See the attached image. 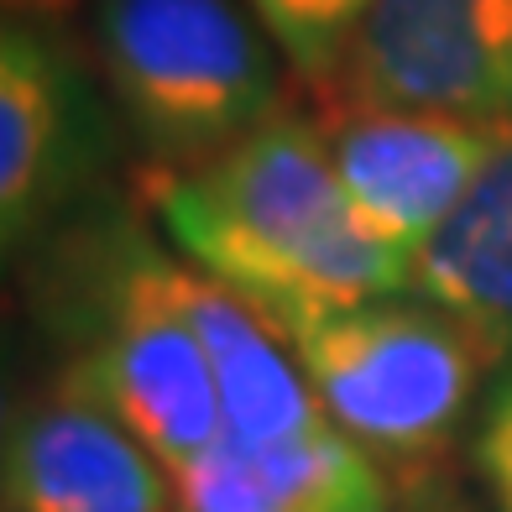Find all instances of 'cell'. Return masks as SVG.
<instances>
[{"mask_svg": "<svg viewBox=\"0 0 512 512\" xmlns=\"http://www.w3.org/2000/svg\"><path fill=\"white\" fill-rule=\"evenodd\" d=\"M413 298L455 314L512 366V126L465 204L413 256Z\"/></svg>", "mask_w": 512, "mask_h": 512, "instance_id": "8fae6325", "label": "cell"}, {"mask_svg": "<svg viewBox=\"0 0 512 512\" xmlns=\"http://www.w3.org/2000/svg\"><path fill=\"white\" fill-rule=\"evenodd\" d=\"M173 476L178 512H387L392 481L335 424L298 439H220Z\"/></svg>", "mask_w": 512, "mask_h": 512, "instance_id": "9c48e42d", "label": "cell"}, {"mask_svg": "<svg viewBox=\"0 0 512 512\" xmlns=\"http://www.w3.org/2000/svg\"><path fill=\"white\" fill-rule=\"evenodd\" d=\"M183 304H189L209 371H215L220 418L230 439L272 445V439H298L330 424L288 340L241 293H230L225 283L183 262Z\"/></svg>", "mask_w": 512, "mask_h": 512, "instance_id": "30bf717a", "label": "cell"}, {"mask_svg": "<svg viewBox=\"0 0 512 512\" xmlns=\"http://www.w3.org/2000/svg\"><path fill=\"white\" fill-rule=\"evenodd\" d=\"M136 189L183 262L241 293L277 335L413 293L408 256L356 225L314 115L283 110L194 168H147Z\"/></svg>", "mask_w": 512, "mask_h": 512, "instance_id": "6da1fadb", "label": "cell"}, {"mask_svg": "<svg viewBox=\"0 0 512 512\" xmlns=\"http://www.w3.org/2000/svg\"><path fill=\"white\" fill-rule=\"evenodd\" d=\"M324 418L387 471L392 486L439 476L476 413L497 356L424 298H377L283 330Z\"/></svg>", "mask_w": 512, "mask_h": 512, "instance_id": "277c9868", "label": "cell"}, {"mask_svg": "<svg viewBox=\"0 0 512 512\" xmlns=\"http://www.w3.org/2000/svg\"><path fill=\"white\" fill-rule=\"evenodd\" d=\"M84 48L147 168L236 147L298 79L246 0H84Z\"/></svg>", "mask_w": 512, "mask_h": 512, "instance_id": "3957f363", "label": "cell"}, {"mask_svg": "<svg viewBox=\"0 0 512 512\" xmlns=\"http://www.w3.org/2000/svg\"><path fill=\"white\" fill-rule=\"evenodd\" d=\"M246 6L272 32L277 48H283L298 84L319 89L340 68L356 27L377 0H246Z\"/></svg>", "mask_w": 512, "mask_h": 512, "instance_id": "7c38bea8", "label": "cell"}, {"mask_svg": "<svg viewBox=\"0 0 512 512\" xmlns=\"http://www.w3.org/2000/svg\"><path fill=\"white\" fill-rule=\"evenodd\" d=\"M502 512H512V507H502Z\"/></svg>", "mask_w": 512, "mask_h": 512, "instance_id": "2e32d148", "label": "cell"}, {"mask_svg": "<svg viewBox=\"0 0 512 512\" xmlns=\"http://www.w3.org/2000/svg\"><path fill=\"white\" fill-rule=\"evenodd\" d=\"M387 512H481V507L460 492V481H450L445 471H439V476H424V481L392 486Z\"/></svg>", "mask_w": 512, "mask_h": 512, "instance_id": "5bb4252c", "label": "cell"}, {"mask_svg": "<svg viewBox=\"0 0 512 512\" xmlns=\"http://www.w3.org/2000/svg\"><path fill=\"white\" fill-rule=\"evenodd\" d=\"M6 512H178L173 476L121 418L68 387L6 413Z\"/></svg>", "mask_w": 512, "mask_h": 512, "instance_id": "ba28073f", "label": "cell"}, {"mask_svg": "<svg viewBox=\"0 0 512 512\" xmlns=\"http://www.w3.org/2000/svg\"><path fill=\"white\" fill-rule=\"evenodd\" d=\"M309 115L324 131L356 225L408 262L465 204L512 126L361 100H314Z\"/></svg>", "mask_w": 512, "mask_h": 512, "instance_id": "8992f818", "label": "cell"}, {"mask_svg": "<svg viewBox=\"0 0 512 512\" xmlns=\"http://www.w3.org/2000/svg\"><path fill=\"white\" fill-rule=\"evenodd\" d=\"M476 471L492 486L497 507H512V377L492 392L486 418L476 429Z\"/></svg>", "mask_w": 512, "mask_h": 512, "instance_id": "4fadbf2b", "label": "cell"}, {"mask_svg": "<svg viewBox=\"0 0 512 512\" xmlns=\"http://www.w3.org/2000/svg\"><path fill=\"white\" fill-rule=\"evenodd\" d=\"M84 0H6V21H63Z\"/></svg>", "mask_w": 512, "mask_h": 512, "instance_id": "9a60e30c", "label": "cell"}, {"mask_svg": "<svg viewBox=\"0 0 512 512\" xmlns=\"http://www.w3.org/2000/svg\"><path fill=\"white\" fill-rule=\"evenodd\" d=\"M105 79L63 21L0 32V236L32 251L95 194L110 162Z\"/></svg>", "mask_w": 512, "mask_h": 512, "instance_id": "5b68a950", "label": "cell"}, {"mask_svg": "<svg viewBox=\"0 0 512 512\" xmlns=\"http://www.w3.org/2000/svg\"><path fill=\"white\" fill-rule=\"evenodd\" d=\"M79 241L74 262L58 256L53 267V319L74 345L58 387L115 413L178 471L225 439L215 371L183 304V256L131 220L95 225Z\"/></svg>", "mask_w": 512, "mask_h": 512, "instance_id": "7a4b0ae2", "label": "cell"}, {"mask_svg": "<svg viewBox=\"0 0 512 512\" xmlns=\"http://www.w3.org/2000/svg\"><path fill=\"white\" fill-rule=\"evenodd\" d=\"M309 95L512 121V0H377Z\"/></svg>", "mask_w": 512, "mask_h": 512, "instance_id": "52a82bcc", "label": "cell"}]
</instances>
